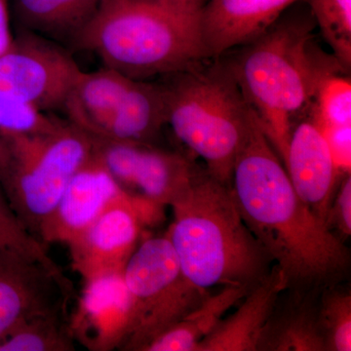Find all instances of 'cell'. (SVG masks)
I'll use <instances>...</instances> for the list:
<instances>
[{
    "label": "cell",
    "instance_id": "e0dca14e",
    "mask_svg": "<svg viewBox=\"0 0 351 351\" xmlns=\"http://www.w3.org/2000/svg\"><path fill=\"white\" fill-rule=\"evenodd\" d=\"M321 289H286L265 324L258 351H326L318 318Z\"/></svg>",
    "mask_w": 351,
    "mask_h": 351
},
{
    "label": "cell",
    "instance_id": "4316f807",
    "mask_svg": "<svg viewBox=\"0 0 351 351\" xmlns=\"http://www.w3.org/2000/svg\"><path fill=\"white\" fill-rule=\"evenodd\" d=\"M326 225L330 230H336L341 240L351 234V177L345 176L338 191L335 193L328 213Z\"/></svg>",
    "mask_w": 351,
    "mask_h": 351
},
{
    "label": "cell",
    "instance_id": "277c9868",
    "mask_svg": "<svg viewBox=\"0 0 351 351\" xmlns=\"http://www.w3.org/2000/svg\"><path fill=\"white\" fill-rule=\"evenodd\" d=\"M166 233L184 277L206 291L214 286L251 289L269 274L272 260L240 214L232 186L196 166L188 186L170 205Z\"/></svg>",
    "mask_w": 351,
    "mask_h": 351
},
{
    "label": "cell",
    "instance_id": "9c48e42d",
    "mask_svg": "<svg viewBox=\"0 0 351 351\" xmlns=\"http://www.w3.org/2000/svg\"><path fill=\"white\" fill-rule=\"evenodd\" d=\"M162 208L127 191L110 203L94 223L69 245L73 265L84 281L123 271L137 248L143 226L157 223Z\"/></svg>",
    "mask_w": 351,
    "mask_h": 351
},
{
    "label": "cell",
    "instance_id": "2e32d148",
    "mask_svg": "<svg viewBox=\"0 0 351 351\" xmlns=\"http://www.w3.org/2000/svg\"><path fill=\"white\" fill-rule=\"evenodd\" d=\"M289 287L282 269L276 265L240 301L239 308L219 321L196 351H258L263 329L279 297Z\"/></svg>",
    "mask_w": 351,
    "mask_h": 351
},
{
    "label": "cell",
    "instance_id": "5b68a950",
    "mask_svg": "<svg viewBox=\"0 0 351 351\" xmlns=\"http://www.w3.org/2000/svg\"><path fill=\"white\" fill-rule=\"evenodd\" d=\"M166 125L215 179L232 186L233 165L253 112L223 58L158 78Z\"/></svg>",
    "mask_w": 351,
    "mask_h": 351
},
{
    "label": "cell",
    "instance_id": "d4e9b609",
    "mask_svg": "<svg viewBox=\"0 0 351 351\" xmlns=\"http://www.w3.org/2000/svg\"><path fill=\"white\" fill-rule=\"evenodd\" d=\"M0 249L14 252L38 262L55 274L64 276L59 265L48 254L45 245L25 230L14 213L0 186Z\"/></svg>",
    "mask_w": 351,
    "mask_h": 351
},
{
    "label": "cell",
    "instance_id": "52a82bcc",
    "mask_svg": "<svg viewBox=\"0 0 351 351\" xmlns=\"http://www.w3.org/2000/svg\"><path fill=\"white\" fill-rule=\"evenodd\" d=\"M133 302L130 334L124 350L142 351L145 345L199 306L208 295L184 277L167 234L138 244L123 270Z\"/></svg>",
    "mask_w": 351,
    "mask_h": 351
},
{
    "label": "cell",
    "instance_id": "484cf974",
    "mask_svg": "<svg viewBox=\"0 0 351 351\" xmlns=\"http://www.w3.org/2000/svg\"><path fill=\"white\" fill-rule=\"evenodd\" d=\"M64 121L27 104L0 96V131L49 132L61 126Z\"/></svg>",
    "mask_w": 351,
    "mask_h": 351
},
{
    "label": "cell",
    "instance_id": "6da1fadb",
    "mask_svg": "<svg viewBox=\"0 0 351 351\" xmlns=\"http://www.w3.org/2000/svg\"><path fill=\"white\" fill-rule=\"evenodd\" d=\"M232 189L244 223L289 287L323 288L346 274L348 247L297 195L254 113L233 165Z\"/></svg>",
    "mask_w": 351,
    "mask_h": 351
},
{
    "label": "cell",
    "instance_id": "f1b7e54d",
    "mask_svg": "<svg viewBox=\"0 0 351 351\" xmlns=\"http://www.w3.org/2000/svg\"><path fill=\"white\" fill-rule=\"evenodd\" d=\"M15 36L11 29V12L9 0H0V54L12 46Z\"/></svg>",
    "mask_w": 351,
    "mask_h": 351
},
{
    "label": "cell",
    "instance_id": "83f0119b",
    "mask_svg": "<svg viewBox=\"0 0 351 351\" xmlns=\"http://www.w3.org/2000/svg\"><path fill=\"white\" fill-rule=\"evenodd\" d=\"M321 128V127H320ZM323 134L329 145L339 175H350L351 168V125L324 127Z\"/></svg>",
    "mask_w": 351,
    "mask_h": 351
},
{
    "label": "cell",
    "instance_id": "ffe728a7",
    "mask_svg": "<svg viewBox=\"0 0 351 351\" xmlns=\"http://www.w3.org/2000/svg\"><path fill=\"white\" fill-rule=\"evenodd\" d=\"M250 289L223 286L216 295L208 294L199 306L152 339L142 351H196L226 311L248 294Z\"/></svg>",
    "mask_w": 351,
    "mask_h": 351
},
{
    "label": "cell",
    "instance_id": "ba28073f",
    "mask_svg": "<svg viewBox=\"0 0 351 351\" xmlns=\"http://www.w3.org/2000/svg\"><path fill=\"white\" fill-rule=\"evenodd\" d=\"M83 73L64 46L19 31L0 54V96L44 112L63 110L71 88Z\"/></svg>",
    "mask_w": 351,
    "mask_h": 351
},
{
    "label": "cell",
    "instance_id": "5bb4252c",
    "mask_svg": "<svg viewBox=\"0 0 351 351\" xmlns=\"http://www.w3.org/2000/svg\"><path fill=\"white\" fill-rule=\"evenodd\" d=\"M125 191L93 152L69 181L41 241L71 245Z\"/></svg>",
    "mask_w": 351,
    "mask_h": 351
},
{
    "label": "cell",
    "instance_id": "7402d4cb",
    "mask_svg": "<svg viewBox=\"0 0 351 351\" xmlns=\"http://www.w3.org/2000/svg\"><path fill=\"white\" fill-rule=\"evenodd\" d=\"M341 68L351 69V0H304Z\"/></svg>",
    "mask_w": 351,
    "mask_h": 351
},
{
    "label": "cell",
    "instance_id": "603a6c76",
    "mask_svg": "<svg viewBox=\"0 0 351 351\" xmlns=\"http://www.w3.org/2000/svg\"><path fill=\"white\" fill-rule=\"evenodd\" d=\"M318 318L326 351H350V291L335 284L321 289Z\"/></svg>",
    "mask_w": 351,
    "mask_h": 351
},
{
    "label": "cell",
    "instance_id": "9a60e30c",
    "mask_svg": "<svg viewBox=\"0 0 351 351\" xmlns=\"http://www.w3.org/2000/svg\"><path fill=\"white\" fill-rule=\"evenodd\" d=\"M299 1L304 0H207L201 32L208 54L215 59L253 43Z\"/></svg>",
    "mask_w": 351,
    "mask_h": 351
},
{
    "label": "cell",
    "instance_id": "ac0fdd59",
    "mask_svg": "<svg viewBox=\"0 0 351 351\" xmlns=\"http://www.w3.org/2000/svg\"><path fill=\"white\" fill-rule=\"evenodd\" d=\"M134 80L104 66L83 71L64 101L66 120L90 137L104 138Z\"/></svg>",
    "mask_w": 351,
    "mask_h": 351
},
{
    "label": "cell",
    "instance_id": "7a4b0ae2",
    "mask_svg": "<svg viewBox=\"0 0 351 351\" xmlns=\"http://www.w3.org/2000/svg\"><path fill=\"white\" fill-rule=\"evenodd\" d=\"M292 6L263 36L225 59L282 163L292 127L308 110L321 80L346 71L314 41L309 8Z\"/></svg>",
    "mask_w": 351,
    "mask_h": 351
},
{
    "label": "cell",
    "instance_id": "8fae6325",
    "mask_svg": "<svg viewBox=\"0 0 351 351\" xmlns=\"http://www.w3.org/2000/svg\"><path fill=\"white\" fill-rule=\"evenodd\" d=\"M69 295L66 276L0 249V339L29 318L66 309Z\"/></svg>",
    "mask_w": 351,
    "mask_h": 351
},
{
    "label": "cell",
    "instance_id": "30bf717a",
    "mask_svg": "<svg viewBox=\"0 0 351 351\" xmlns=\"http://www.w3.org/2000/svg\"><path fill=\"white\" fill-rule=\"evenodd\" d=\"M93 152L125 191L163 207L188 186L197 166L184 154L145 143L93 138Z\"/></svg>",
    "mask_w": 351,
    "mask_h": 351
},
{
    "label": "cell",
    "instance_id": "8992f818",
    "mask_svg": "<svg viewBox=\"0 0 351 351\" xmlns=\"http://www.w3.org/2000/svg\"><path fill=\"white\" fill-rule=\"evenodd\" d=\"M92 154L93 138L66 119L49 132L0 131V186L22 225L41 243L64 189Z\"/></svg>",
    "mask_w": 351,
    "mask_h": 351
},
{
    "label": "cell",
    "instance_id": "d6986e66",
    "mask_svg": "<svg viewBox=\"0 0 351 351\" xmlns=\"http://www.w3.org/2000/svg\"><path fill=\"white\" fill-rule=\"evenodd\" d=\"M104 0H9L19 31L38 34L60 45L76 44L100 10Z\"/></svg>",
    "mask_w": 351,
    "mask_h": 351
},
{
    "label": "cell",
    "instance_id": "7c38bea8",
    "mask_svg": "<svg viewBox=\"0 0 351 351\" xmlns=\"http://www.w3.org/2000/svg\"><path fill=\"white\" fill-rule=\"evenodd\" d=\"M133 302L123 271L85 281L69 327L75 339L90 350L108 351L125 343L133 325Z\"/></svg>",
    "mask_w": 351,
    "mask_h": 351
},
{
    "label": "cell",
    "instance_id": "3957f363",
    "mask_svg": "<svg viewBox=\"0 0 351 351\" xmlns=\"http://www.w3.org/2000/svg\"><path fill=\"white\" fill-rule=\"evenodd\" d=\"M205 2L104 0L75 48L132 80H158L195 68L212 59L201 32Z\"/></svg>",
    "mask_w": 351,
    "mask_h": 351
},
{
    "label": "cell",
    "instance_id": "f546056e",
    "mask_svg": "<svg viewBox=\"0 0 351 351\" xmlns=\"http://www.w3.org/2000/svg\"><path fill=\"white\" fill-rule=\"evenodd\" d=\"M179 1H195V0H179ZM203 1H207V0H203Z\"/></svg>",
    "mask_w": 351,
    "mask_h": 351
},
{
    "label": "cell",
    "instance_id": "44dd1931",
    "mask_svg": "<svg viewBox=\"0 0 351 351\" xmlns=\"http://www.w3.org/2000/svg\"><path fill=\"white\" fill-rule=\"evenodd\" d=\"M75 338L64 309L34 316L0 339V351H71Z\"/></svg>",
    "mask_w": 351,
    "mask_h": 351
},
{
    "label": "cell",
    "instance_id": "cb8c5ba5",
    "mask_svg": "<svg viewBox=\"0 0 351 351\" xmlns=\"http://www.w3.org/2000/svg\"><path fill=\"white\" fill-rule=\"evenodd\" d=\"M308 110L321 128L351 125L350 73L337 71L325 76Z\"/></svg>",
    "mask_w": 351,
    "mask_h": 351
},
{
    "label": "cell",
    "instance_id": "4fadbf2b",
    "mask_svg": "<svg viewBox=\"0 0 351 351\" xmlns=\"http://www.w3.org/2000/svg\"><path fill=\"white\" fill-rule=\"evenodd\" d=\"M283 164L297 195L326 223L341 175L309 110L292 127Z\"/></svg>",
    "mask_w": 351,
    "mask_h": 351
}]
</instances>
